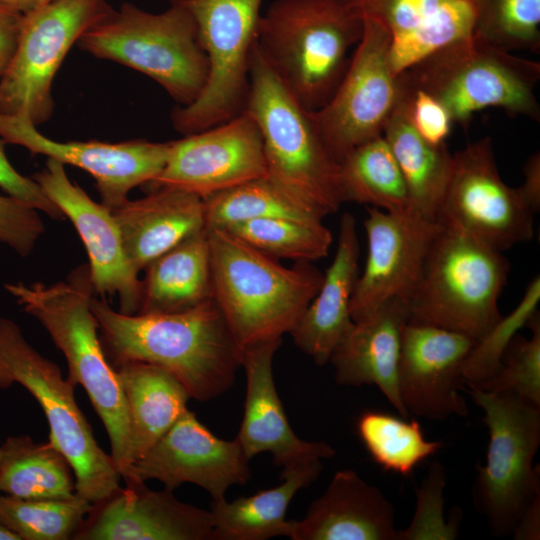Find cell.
Returning a JSON list of instances; mask_svg holds the SVG:
<instances>
[{
	"label": "cell",
	"instance_id": "cell-34",
	"mask_svg": "<svg viewBox=\"0 0 540 540\" xmlns=\"http://www.w3.org/2000/svg\"><path fill=\"white\" fill-rule=\"evenodd\" d=\"M204 200L206 229H224L233 224L283 217L322 221L315 208L293 196L269 176L249 180L213 194Z\"/></svg>",
	"mask_w": 540,
	"mask_h": 540
},
{
	"label": "cell",
	"instance_id": "cell-43",
	"mask_svg": "<svg viewBox=\"0 0 540 540\" xmlns=\"http://www.w3.org/2000/svg\"><path fill=\"white\" fill-rule=\"evenodd\" d=\"M398 77L400 99L412 126L427 142L434 145L445 143L453 123L447 109L432 95Z\"/></svg>",
	"mask_w": 540,
	"mask_h": 540
},
{
	"label": "cell",
	"instance_id": "cell-44",
	"mask_svg": "<svg viewBox=\"0 0 540 540\" xmlns=\"http://www.w3.org/2000/svg\"><path fill=\"white\" fill-rule=\"evenodd\" d=\"M6 142L0 138V188L6 195L24 201L55 220H63L61 210L33 179L19 173L5 153Z\"/></svg>",
	"mask_w": 540,
	"mask_h": 540
},
{
	"label": "cell",
	"instance_id": "cell-32",
	"mask_svg": "<svg viewBox=\"0 0 540 540\" xmlns=\"http://www.w3.org/2000/svg\"><path fill=\"white\" fill-rule=\"evenodd\" d=\"M0 492L23 499L68 498L75 494L73 469L50 441L9 436L0 446Z\"/></svg>",
	"mask_w": 540,
	"mask_h": 540
},
{
	"label": "cell",
	"instance_id": "cell-51",
	"mask_svg": "<svg viewBox=\"0 0 540 540\" xmlns=\"http://www.w3.org/2000/svg\"><path fill=\"white\" fill-rule=\"evenodd\" d=\"M0 452H1V449H0Z\"/></svg>",
	"mask_w": 540,
	"mask_h": 540
},
{
	"label": "cell",
	"instance_id": "cell-49",
	"mask_svg": "<svg viewBox=\"0 0 540 540\" xmlns=\"http://www.w3.org/2000/svg\"><path fill=\"white\" fill-rule=\"evenodd\" d=\"M0 540H20L19 537L10 531L0 522Z\"/></svg>",
	"mask_w": 540,
	"mask_h": 540
},
{
	"label": "cell",
	"instance_id": "cell-18",
	"mask_svg": "<svg viewBox=\"0 0 540 540\" xmlns=\"http://www.w3.org/2000/svg\"><path fill=\"white\" fill-rule=\"evenodd\" d=\"M32 178L78 232L88 254L95 295L117 297L120 312L138 313L141 280L126 256L113 212L92 200L54 159L48 158Z\"/></svg>",
	"mask_w": 540,
	"mask_h": 540
},
{
	"label": "cell",
	"instance_id": "cell-36",
	"mask_svg": "<svg viewBox=\"0 0 540 540\" xmlns=\"http://www.w3.org/2000/svg\"><path fill=\"white\" fill-rule=\"evenodd\" d=\"M224 229L268 256L296 262L326 257L333 241L322 221L274 217L249 220Z\"/></svg>",
	"mask_w": 540,
	"mask_h": 540
},
{
	"label": "cell",
	"instance_id": "cell-11",
	"mask_svg": "<svg viewBox=\"0 0 540 540\" xmlns=\"http://www.w3.org/2000/svg\"><path fill=\"white\" fill-rule=\"evenodd\" d=\"M195 20L208 59V78L199 97L171 114L183 135L225 123L241 114L249 90L251 53L262 0H170Z\"/></svg>",
	"mask_w": 540,
	"mask_h": 540
},
{
	"label": "cell",
	"instance_id": "cell-24",
	"mask_svg": "<svg viewBox=\"0 0 540 540\" xmlns=\"http://www.w3.org/2000/svg\"><path fill=\"white\" fill-rule=\"evenodd\" d=\"M292 540H397L394 507L382 491L350 469L337 471L301 520Z\"/></svg>",
	"mask_w": 540,
	"mask_h": 540
},
{
	"label": "cell",
	"instance_id": "cell-8",
	"mask_svg": "<svg viewBox=\"0 0 540 540\" xmlns=\"http://www.w3.org/2000/svg\"><path fill=\"white\" fill-rule=\"evenodd\" d=\"M398 75L436 98L453 123L465 124L475 112L489 107L511 116L540 117L535 94L539 62L493 47L474 35L436 50Z\"/></svg>",
	"mask_w": 540,
	"mask_h": 540
},
{
	"label": "cell",
	"instance_id": "cell-29",
	"mask_svg": "<svg viewBox=\"0 0 540 540\" xmlns=\"http://www.w3.org/2000/svg\"><path fill=\"white\" fill-rule=\"evenodd\" d=\"M322 471L321 460L283 469L282 482L272 488L240 497L212 500L213 540H266L290 536L292 520L285 518L296 493L312 484Z\"/></svg>",
	"mask_w": 540,
	"mask_h": 540
},
{
	"label": "cell",
	"instance_id": "cell-37",
	"mask_svg": "<svg viewBox=\"0 0 540 540\" xmlns=\"http://www.w3.org/2000/svg\"><path fill=\"white\" fill-rule=\"evenodd\" d=\"M92 505L76 493L56 499L0 494V522L20 540H67L72 539Z\"/></svg>",
	"mask_w": 540,
	"mask_h": 540
},
{
	"label": "cell",
	"instance_id": "cell-12",
	"mask_svg": "<svg viewBox=\"0 0 540 540\" xmlns=\"http://www.w3.org/2000/svg\"><path fill=\"white\" fill-rule=\"evenodd\" d=\"M111 9L106 0H54L24 14L15 52L0 76V113L35 126L48 121L53 80L65 56Z\"/></svg>",
	"mask_w": 540,
	"mask_h": 540
},
{
	"label": "cell",
	"instance_id": "cell-48",
	"mask_svg": "<svg viewBox=\"0 0 540 540\" xmlns=\"http://www.w3.org/2000/svg\"><path fill=\"white\" fill-rule=\"evenodd\" d=\"M0 4L26 14L35 7L36 0H0Z\"/></svg>",
	"mask_w": 540,
	"mask_h": 540
},
{
	"label": "cell",
	"instance_id": "cell-35",
	"mask_svg": "<svg viewBox=\"0 0 540 540\" xmlns=\"http://www.w3.org/2000/svg\"><path fill=\"white\" fill-rule=\"evenodd\" d=\"M357 434L373 461L384 471L410 475L437 453L443 443L425 438L417 420L366 410L356 422Z\"/></svg>",
	"mask_w": 540,
	"mask_h": 540
},
{
	"label": "cell",
	"instance_id": "cell-28",
	"mask_svg": "<svg viewBox=\"0 0 540 540\" xmlns=\"http://www.w3.org/2000/svg\"><path fill=\"white\" fill-rule=\"evenodd\" d=\"M144 270L138 313L182 312L211 300L207 229L187 237Z\"/></svg>",
	"mask_w": 540,
	"mask_h": 540
},
{
	"label": "cell",
	"instance_id": "cell-33",
	"mask_svg": "<svg viewBox=\"0 0 540 540\" xmlns=\"http://www.w3.org/2000/svg\"><path fill=\"white\" fill-rule=\"evenodd\" d=\"M338 164L344 202L391 213L410 212L403 175L383 135L357 146Z\"/></svg>",
	"mask_w": 540,
	"mask_h": 540
},
{
	"label": "cell",
	"instance_id": "cell-3",
	"mask_svg": "<svg viewBox=\"0 0 540 540\" xmlns=\"http://www.w3.org/2000/svg\"><path fill=\"white\" fill-rule=\"evenodd\" d=\"M212 299L242 352L290 333L323 280L311 262L288 268L226 229H207Z\"/></svg>",
	"mask_w": 540,
	"mask_h": 540
},
{
	"label": "cell",
	"instance_id": "cell-13",
	"mask_svg": "<svg viewBox=\"0 0 540 540\" xmlns=\"http://www.w3.org/2000/svg\"><path fill=\"white\" fill-rule=\"evenodd\" d=\"M362 19V37L336 91L322 108L311 112L337 163L357 146L383 134L400 95L390 36L377 22Z\"/></svg>",
	"mask_w": 540,
	"mask_h": 540
},
{
	"label": "cell",
	"instance_id": "cell-19",
	"mask_svg": "<svg viewBox=\"0 0 540 540\" xmlns=\"http://www.w3.org/2000/svg\"><path fill=\"white\" fill-rule=\"evenodd\" d=\"M472 337L434 325L408 321L402 331L398 391L409 414L430 420L465 417L468 406L464 362Z\"/></svg>",
	"mask_w": 540,
	"mask_h": 540
},
{
	"label": "cell",
	"instance_id": "cell-16",
	"mask_svg": "<svg viewBox=\"0 0 540 540\" xmlns=\"http://www.w3.org/2000/svg\"><path fill=\"white\" fill-rule=\"evenodd\" d=\"M0 138L63 165L78 167L95 180L101 203L111 211L128 200L129 192L145 186L163 169L171 141L137 139L119 143L58 141L43 135L30 120L0 113Z\"/></svg>",
	"mask_w": 540,
	"mask_h": 540
},
{
	"label": "cell",
	"instance_id": "cell-41",
	"mask_svg": "<svg viewBox=\"0 0 540 540\" xmlns=\"http://www.w3.org/2000/svg\"><path fill=\"white\" fill-rule=\"evenodd\" d=\"M446 473L441 464L434 462L421 486L415 489L417 507L410 525L398 530L397 540H452L457 538L456 520L446 523L443 517V490Z\"/></svg>",
	"mask_w": 540,
	"mask_h": 540
},
{
	"label": "cell",
	"instance_id": "cell-50",
	"mask_svg": "<svg viewBox=\"0 0 540 540\" xmlns=\"http://www.w3.org/2000/svg\"><path fill=\"white\" fill-rule=\"evenodd\" d=\"M52 1H54V0H36L35 7L43 6V5L48 4V3L52 2Z\"/></svg>",
	"mask_w": 540,
	"mask_h": 540
},
{
	"label": "cell",
	"instance_id": "cell-5",
	"mask_svg": "<svg viewBox=\"0 0 540 540\" xmlns=\"http://www.w3.org/2000/svg\"><path fill=\"white\" fill-rule=\"evenodd\" d=\"M509 271L502 251L437 218L420 273L405 300L408 321L478 341L502 317L498 300Z\"/></svg>",
	"mask_w": 540,
	"mask_h": 540
},
{
	"label": "cell",
	"instance_id": "cell-47",
	"mask_svg": "<svg viewBox=\"0 0 540 540\" xmlns=\"http://www.w3.org/2000/svg\"><path fill=\"white\" fill-rule=\"evenodd\" d=\"M511 535L516 540H538L540 538V496L521 516Z\"/></svg>",
	"mask_w": 540,
	"mask_h": 540
},
{
	"label": "cell",
	"instance_id": "cell-25",
	"mask_svg": "<svg viewBox=\"0 0 540 540\" xmlns=\"http://www.w3.org/2000/svg\"><path fill=\"white\" fill-rule=\"evenodd\" d=\"M409 320L400 297L385 302L367 318L354 322L330 361L342 386L374 385L403 418L409 413L398 391L402 331Z\"/></svg>",
	"mask_w": 540,
	"mask_h": 540
},
{
	"label": "cell",
	"instance_id": "cell-21",
	"mask_svg": "<svg viewBox=\"0 0 540 540\" xmlns=\"http://www.w3.org/2000/svg\"><path fill=\"white\" fill-rule=\"evenodd\" d=\"M125 483L92 505L72 539L213 540L210 510L181 502L171 490H151L143 481Z\"/></svg>",
	"mask_w": 540,
	"mask_h": 540
},
{
	"label": "cell",
	"instance_id": "cell-42",
	"mask_svg": "<svg viewBox=\"0 0 540 540\" xmlns=\"http://www.w3.org/2000/svg\"><path fill=\"white\" fill-rule=\"evenodd\" d=\"M45 231L39 211L28 203L0 195V243L28 256Z\"/></svg>",
	"mask_w": 540,
	"mask_h": 540
},
{
	"label": "cell",
	"instance_id": "cell-45",
	"mask_svg": "<svg viewBox=\"0 0 540 540\" xmlns=\"http://www.w3.org/2000/svg\"><path fill=\"white\" fill-rule=\"evenodd\" d=\"M23 16L24 14L0 4V76L15 52Z\"/></svg>",
	"mask_w": 540,
	"mask_h": 540
},
{
	"label": "cell",
	"instance_id": "cell-26",
	"mask_svg": "<svg viewBox=\"0 0 540 540\" xmlns=\"http://www.w3.org/2000/svg\"><path fill=\"white\" fill-rule=\"evenodd\" d=\"M359 241L352 214L342 215L337 248L318 292L289 333L317 365H325L353 326L350 303L359 275Z\"/></svg>",
	"mask_w": 540,
	"mask_h": 540
},
{
	"label": "cell",
	"instance_id": "cell-46",
	"mask_svg": "<svg viewBox=\"0 0 540 540\" xmlns=\"http://www.w3.org/2000/svg\"><path fill=\"white\" fill-rule=\"evenodd\" d=\"M524 182L518 190L529 209L536 214L540 209V154L528 157L524 166Z\"/></svg>",
	"mask_w": 540,
	"mask_h": 540
},
{
	"label": "cell",
	"instance_id": "cell-6",
	"mask_svg": "<svg viewBox=\"0 0 540 540\" xmlns=\"http://www.w3.org/2000/svg\"><path fill=\"white\" fill-rule=\"evenodd\" d=\"M244 111L262 135L267 176L324 217L344 203L339 164L331 157L306 110L264 60L251 53Z\"/></svg>",
	"mask_w": 540,
	"mask_h": 540
},
{
	"label": "cell",
	"instance_id": "cell-15",
	"mask_svg": "<svg viewBox=\"0 0 540 540\" xmlns=\"http://www.w3.org/2000/svg\"><path fill=\"white\" fill-rule=\"evenodd\" d=\"M266 175L261 132L243 111L225 123L171 141L163 169L145 187L177 188L205 199Z\"/></svg>",
	"mask_w": 540,
	"mask_h": 540
},
{
	"label": "cell",
	"instance_id": "cell-27",
	"mask_svg": "<svg viewBox=\"0 0 540 540\" xmlns=\"http://www.w3.org/2000/svg\"><path fill=\"white\" fill-rule=\"evenodd\" d=\"M123 247L137 272L187 237L206 229L204 200L162 187L113 210Z\"/></svg>",
	"mask_w": 540,
	"mask_h": 540
},
{
	"label": "cell",
	"instance_id": "cell-2",
	"mask_svg": "<svg viewBox=\"0 0 540 540\" xmlns=\"http://www.w3.org/2000/svg\"><path fill=\"white\" fill-rule=\"evenodd\" d=\"M4 288L62 351L69 369L67 379L87 392L109 436L111 457L124 478L133 463L132 425L117 372L103 350L91 311L95 293L89 265H80L54 284L16 282Z\"/></svg>",
	"mask_w": 540,
	"mask_h": 540
},
{
	"label": "cell",
	"instance_id": "cell-14",
	"mask_svg": "<svg viewBox=\"0 0 540 540\" xmlns=\"http://www.w3.org/2000/svg\"><path fill=\"white\" fill-rule=\"evenodd\" d=\"M534 215L518 187L508 186L500 177L489 137L453 154L437 218L503 252L532 238Z\"/></svg>",
	"mask_w": 540,
	"mask_h": 540
},
{
	"label": "cell",
	"instance_id": "cell-39",
	"mask_svg": "<svg viewBox=\"0 0 540 540\" xmlns=\"http://www.w3.org/2000/svg\"><path fill=\"white\" fill-rule=\"evenodd\" d=\"M531 337L518 333L503 352L499 369L468 389L508 392L540 407V319L537 312L528 322Z\"/></svg>",
	"mask_w": 540,
	"mask_h": 540
},
{
	"label": "cell",
	"instance_id": "cell-7",
	"mask_svg": "<svg viewBox=\"0 0 540 540\" xmlns=\"http://www.w3.org/2000/svg\"><path fill=\"white\" fill-rule=\"evenodd\" d=\"M77 43L97 58L152 78L179 106L193 103L208 78V59L195 20L175 4L151 13L122 3L91 25Z\"/></svg>",
	"mask_w": 540,
	"mask_h": 540
},
{
	"label": "cell",
	"instance_id": "cell-40",
	"mask_svg": "<svg viewBox=\"0 0 540 540\" xmlns=\"http://www.w3.org/2000/svg\"><path fill=\"white\" fill-rule=\"evenodd\" d=\"M540 300V278L534 277L514 310L501 317L495 325L478 341L469 352L463 365L465 386L491 377L500 367L504 350L518 333L527 326L538 312Z\"/></svg>",
	"mask_w": 540,
	"mask_h": 540
},
{
	"label": "cell",
	"instance_id": "cell-23",
	"mask_svg": "<svg viewBox=\"0 0 540 540\" xmlns=\"http://www.w3.org/2000/svg\"><path fill=\"white\" fill-rule=\"evenodd\" d=\"M361 18L380 24L391 39L398 75L436 50L474 34L472 0H343Z\"/></svg>",
	"mask_w": 540,
	"mask_h": 540
},
{
	"label": "cell",
	"instance_id": "cell-22",
	"mask_svg": "<svg viewBox=\"0 0 540 540\" xmlns=\"http://www.w3.org/2000/svg\"><path fill=\"white\" fill-rule=\"evenodd\" d=\"M281 342L282 339L265 342L242 352L246 395L236 438L249 460L268 452L273 463L283 470L332 458L336 452L331 445L303 440L292 430L273 377V357Z\"/></svg>",
	"mask_w": 540,
	"mask_h": 540
},
{
	"label": "cell",
	"instance_id": "cell-31",
	"mask_svg": "<svg viewBox=\"0 0 540 540\" xmlns=\"http://www.w3.org/2000/svg\"><path fill=\"white\" fill-rule=\"evenodd\" d=\"M114 369L128 405L134 463L182 416L190 396L176 377L156 365L132 361Z\"/></svg>",
	"mask_w": 540,
	"mask_h": 540
},
{
	"label": "cell",
	"instance_id": "cell-38",
	"mask_svg": "<svg viewBox=\"0 0 540 540\" xmlns=\"http://www.w3.org/2000/svg\"><path fill=\"white\" fill-rule=\"evenodd\" d=\"M474 36L512 52L540 48V0H472Z\"/></svg>",
	"mask_w": 540,
	"mask_h": 540
},
{
	"label": "cell",
	"instance_id": "cell-1",
	"mask_svg": "<svg viewBox=\"0 0 540 540\" xmlns=\"http://www.w3.org/2000/svg\"><path fill=\"white\" fill-rule=\"evenodd\" d=\"M90 306L113 367L132 361L156 365L201 402L233 385L242 350L213 299L174 313L124 314L96 295Z\"/></svg>",
	"mask_w": 540,
	"mask_h": 540
},
{
	"label": "cell",
	"instance_id": "cell-17",
	"mask_svg": "<svg viewBox=\"0 0 540 540\" xmlns=\"http://www.w3.org/2000/svg\"><path fill=\"white\" fill-rule=\"evenodd\" d=\"M249 461L237 438L217 437L187 409L132 464L124 480L155 479L171 491L184 483H192L207 491L212 500H221L231 486L250 480Z\"/></svg>",
	"mask_w": 540,
	"mask_h": 540
},
{
	"label": "cell",
	"instance_id": "cell-10",
	"mask_svg": "<svg viewBox=\"0 0 540 540\" xmlns=\"http://www.w3.org/2000/svg\"><path fill=\"white\" fill-rule=\"evenodd\" d=\"M484 411L489 442L484 465L477 466L474 500L496 536L511 535L540 496L534 458L540 444V407L508 392L469 389Z\"/></svg>",
	"mask_w": 540,
	"mask_h": 540
},
{
	"label": "cell",
	"instance_id": "cell-20",
	"mask_svg": "<svg viewBox=\"0 0 540 540\" xmlns=\"http://www.w3.org/2000/svg\"><path fill=\"white\" fill-rule=\"evenodd\" d=\"M366 210L368 251L350 303L353 322L367 318L394 297L406 300L436 229V221L411 212L391 213L374 207Z\"/></svg>",
	"mask_w": 540,
	"mask_h": 540
},
{
	"label": "cell",
	"instance_id": "cell-4",
	"mask_svg": "<svg viewBox=\"0 0 540 540\" xmlns=\"http://www.w3.org/2000/svg\"><path fill=\"white\" fill-rule=\"evenodd\" d=\"M363 19L343 0H275L261 14L256 46L308 111L333 96L363 34Z\"/></svg>",
	"mask_w": 540,
	"mask_h": 540
},
{
	"label": "cell",
	"instance_id": "cell-9",
	"mask_svg": "<svg viewBox=\"0 0 540 540\" xmlns=\"http://www.w3.org/2000/svg\"><path fill=\"white\" fill-rule=\"evenodd\" d=\"M18 383L41 406L49 441L66 457L75 477V493L95 504L120 488L121 474L111 455L96 442L74 397L75 385L57 364L25 339L21 328L0 317V389Z\"/></svg>",
	"mask_w": 540,
	"mask_h": 540
},
{
	"label": "cell",
	"instance_id": "cell-30",
	"mask_svg": "<svg viewBox=\"0 0 540 540\" xmlns=\"http://www.w3.org/2000/svg\"><path fill=\"white\" fill-rule=\"evenodd\" d=\"M382 135L403 175L410 212L436 221L450 179L453 154L445 143L434 145L418 134L400 95Z\"/></svg>",
	"mask_w": 540,
	"mask_h": 540
}]
</instances>
